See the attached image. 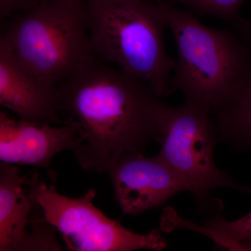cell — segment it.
<instances>
[{
  "mask_svg": "<svg viewBox=\"0 0 251 251\" xmlns=\"http://www.w3.org/2000/svg\"><path fill=\"white\" fill-rule=\"evenodd\" d=\"M232 26L237 35L247 46L251 54V21L241 18Z\"/></svg>",
  "mask_w": 251,
  "mask_h": 251,
  "instance_id": "cell-15",
  "label": "cell"
},
{
  "mask_svg": "<svg viewBox=\"0 0 251 251\" xmlns=\"http://www.w3.org/2000/svg\"><path fill=\"white\" fill-rule=\"evenodd\" d=\"M149 1H156V0H149Z\"/></svg>",
  "mask_w": 251,
  "mask_h": 251,
  "instance_id": "cell-16",
  "label": "cell"
},
{
  "mask_svg": "<svg viewBox=\"0 0 251 251\" xmlns=\"http://www.w3.org/2000/svg\"><path fill=\"white\" fill-rule=\"evenodd\" d=\"M80 125L73 117L62 126L50 124L15 120L0 112V161L11 164L44 168L54 181L50 168L52 158L67 150H75L82 142Z\"/></svg>",
  "mask_w": 251,
  "mask_h": 251,
  "instance_id": "cell-9",
  "label": "cell"
},
{
  "mask_svg": "<svg viewBox=\"0 0 251 251\" xmlns=\"http://www.w3.org/2000/svg\"><path fill=\"white\" fill-rule=\"evenodd\" d=\"M58 90L59 109L80 126L83 140L74 151L84 171L108 173L122 153L159 143L167 104L148 82L93 53Z\"/></svg>",
  "mask_w": 251,
  "mask_h": 251,
  "instance_id": "cell-1",
  "label": "cell"
},
{
  "mask_svg": "<svg viewBox=\"0 0 251 251\" xmlns=\"http://www.w3.org/2000/svg\"><path fill=\"white\" fill-rule=\"evenodd\" d=\"M27 186L41 207L46 221L62 234L66 248L73 251H160L168 241L161 232L135 233L96 207L95 190L80 198H69L57 192L53 185L40 181L38 173L28 179Z\"/></svg>",
  "mask_w": 251,
  "mask_h": 251,
  "instance_id": "cell-6",
  "label": "cell"
},
{
  "mask_svg": "<svg viewBox=\"0 0 251 251\" xmlns=\"http://www.w3.org/2000/svg\"><path fill=\"white\" fill-rule=\"evenodd\" d=\"M108 173L114 196L126 215H140L163 205L177 193L193 191L158 154L147 157L142 151H126Z\"/></svg>",
  "mask_w": 251,
  "mask_h": 251,
  "instance_id": "cell-7",
  "label": "cell"
},
{
  "mask_svg": "<svg viewBox=\"0 0 251 251\" xmlns=\"http://www.w3.org/2000/svg\"><path fill=\"white\" fill-rule=\"evenodd\" d=\"M0 105L27 121L62 123L58 86L42 80L16 58L0 37Z\"/></svg>",
  "mask_w": 251,
  "mask_h": 251,
  "instance_id": "cell-10",
  "label": "cell"
},
{
  "mask_svg": "<svg viewBox=\"0 0 251 251\" xmlns=\"http://www.w3.org/2000/svg\"><path fill=\"white\" fill-rule=\"evenodd\" d=\"M219 133L212 113L198 104L185 100L182 105H166L162 121L158 153L167 164L192 188L193 197L202 210L214 215L223 203L210 193L216 188L251 192V186L238 184L214 161Z\"/></svg>",
  "mask_w": 251,
  "mask_h": 251,
  "instance_id": "cell-5",
  "label": "cell"
},
{
  "mask_svg": "<svg viewBox=\"0 0 251 251\" xmlns=\"http://www.w3.org/2000/svg\"><path fill=\"white\" fill-rule=\"evenodd\" d=\"M91 50L97 57L148 82L159 97L172 94L175 61L166 50V18L149 0H85Z\"/></svg>",
  "mask_w": 251,
  "mask_h": 251,
  "instance_id": "cell-2",
  "label": "cell"
},
{
  "mask_svg": "<svg viewBox=\"0 0 251 251\" xmlns=\"http://www.w3.org/2000/svg\"><path fill=\"white\" fill-rule=\"evenodd\" d=\"M212 115L220 140L251 153V59L242 80Z\"/></svg>",
  "mask_w": 251,
  "mask_h": 251,
  "instance_id": "cell-11",
  "label": "cell"
},
{
  "mask_svg": "<svg viewBox=\"0 0 251 251\" xmlns=\"http://www.w3.org/2000/svg\"><path fill=\"white\" fill-rule=\"evenodd\" d=\"M156 1L177 51L170 81L172 93L180 91L186 100L213 114L242 80L250 64V51L237 33L207 27L188 11L166 0Z\"/></svg>",
  "mask_w": 251,
  "mask_h": 251,
  "instance_id": "cell-3",
  "label": "cell"
},
{
  "mask_svg": "<svg viewBox=\"0 0 251 251\" xmlns=\"http://www.w3.org/2000/svg\"><path fill=\"white\" fill-rule=\"evenodd\" d=\"M43 0H0V18L1 21L11 17L14 13H21L32 9Z\"/></svg>",
  "mask_w": 251,
  "mask_h": 251,
  "instance_id": "cell-14",
  "label": "cell"
},
{
  "mask_svg": "<svg viewBox=\"0 0 251 251\" xmlns=\"http://www.w3.org/2000/svg\"><path fill=\"white\" fill-rule=\"evenodd\" d=\"M184 222L179 226H186L207 236L221 247L229 250L251 251V211L234 221H226L219 214L206 219L202 226Z\"/></svg>",
  "mask_w": 251,
  "mask_h": 251,
  "instance_id": "cell-12",
  "label": "cell"
},
{
  "mask_svg": "<svg viewBox=\"0 0 251 251\" xmlns=\"http://www.w3.org/2000/svg\"><path fill=\"white\" fill-rule=\"evenodd\" d=\"M28 179L11 163L0 164V251H63L55 229L44 216L34 217L37 203L26 189Z\"/></svg>",
  "mask_w": 251,
  "mask_h": 251,
  "instance_id": "cell-8",
  "label": "cell"
},
{
  "mask_svg": "<svg viewBox=\"0 0 251 251\" xmlns=\"http://www.w3.org/2000/svg\"><path fill=\"white\" fill-rule=\"evenodd\" d=\"M185 6L188 12L197 16H212L232 25L240 19L239 12L247 0H166Z\"/></svg>",
  "mask_w": 251,
  "mask_h": 251,
  "instance_id": "cell-13",
  "label": "cell"
},
{
  "mask_svg": "<svg viewBox=\"0 0 251 251\" xmlns=\"http://www.w3.org/2000/svg\"><path fill=\"white\" fill-rule=\"evenodd\" d=\"M1 36L24 67L57 86L92 53L85 0H43Z\"/></svg>",
  "mask_w": 251,
  "mask_h": 251,
  "instance_id": "cell-4",
  "label": "cell"
}]
</instances>
